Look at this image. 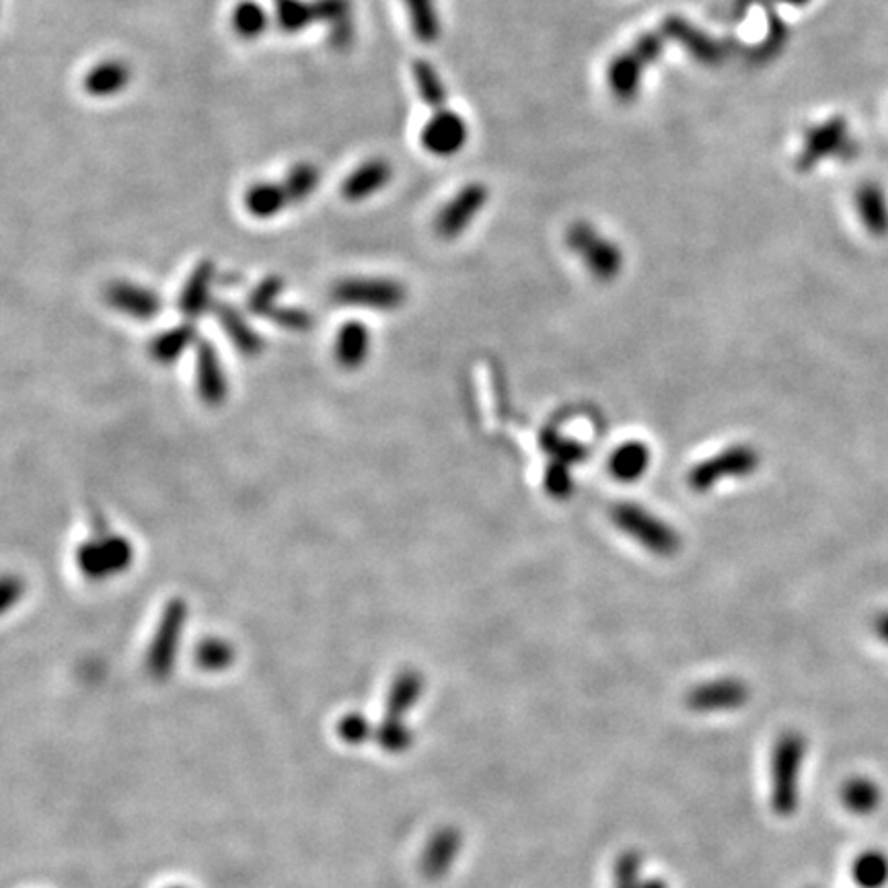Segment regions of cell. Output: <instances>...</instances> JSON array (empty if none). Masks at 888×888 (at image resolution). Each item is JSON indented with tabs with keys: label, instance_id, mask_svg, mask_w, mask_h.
Instances as JSON below:
<instances>
[{
	"label": "cell",
	"instance_id": "1",
	"mask_svg": "<svg viewBox=\"0 0 888 888\" xmlns=\"http://www.w3.org/2000/svg\"><path fill=\"white\" fill-rule=\"evenodd\" d=\"M806 753L808 740L799 730H785L773 742L770 759V802L771 811L782 818L799 813L800 780Z\"/></svg>",
	"mask_w": 888,
	"mask_h": 888
},
{
	"label": "cell",
	"instance_id": "2",
	"mask_svg": "<svg viewBox=\"0 0 888 888\" xmlns=\"http://www.w3.org/2000/svg\"><path fill=\"white\" fill-rule=\"evenodd\" d=\"M134 562V546L124 535L109 533V529L93 531L74 551L78 572L91 582H104L126 572Z\"/></svg>",
	"mask_w": 888,
	"mask_h": 888
},
{
	"label": "cell",
	"instance_id": "3",
	"mask_svg": "<svg viewBox=\"0 0 888 888\" xmlns=\"http://www.w3.org/2000/svg\"><path fill=\"white\" fill-rule=\"evenodd\" d=\"M190 609L183 599H171L165 605L163 613L157 623V630L150 639L145 668L152 681H167L173 673L178 660L179 642L186 632Z\"/></svg>",
	"mask_w": 888,
	"mask_h": 888
},
{
	"label": "cell",
	"instance_id": "4",
	"mask_svg": "<svg viewBox=\"0 0 888 888\" xmlns=\"http://www.w3.org/2000/svg\"><path fill=\"white\" fill-rule=\"evenodd\" d=\"M611 518L620 531L630 535L642 548L656 556H673L681 549L679 533L663 518L654 517L651 510L637 504H615Z\"/></svg>",
	"mask_w": 888,
	"mask_h": 888
},
{
	"label": "cell",
	"instance_id": "5",
	"mask_svg": "<svg viewBox=\"0 0 888 888\" xmlns=\"http://www.w3.org/2000/svg\"><path fill=\"white\" fill-rule=\"evenodd\" d=\"M570 252L577 253L584 267L599 282H613L623 269V252L611 239L603 237L589 222H574L565 233Z\"/></svg>",
	"mask_w": 888,
	"mask_h": 888
},
{
	"label": "cell",
	"instance_id": "6",
	"mask_svg": "<svg viewBox=\"0 0 888 888\" xmlns=\"http://www.w3.org/2000/svg\"><path fill=\"white\" fill-rule=\"evenodd\" d=\"M759 465H761V455L757 448L749 444H734V446H728L726 451H720L710 459L697 463L687 475V484L694 491L701 494V491L716 488L725 479L755 474Z\"/></svg>",
	"mask_w": 888,
	"mask_h": 888
},
{
	"label": "cell",
	"instance_id": "7",
	"mask_svg": "<svg viewBox=\"0 0 888 888\" xmlns=\"http://www.w3.org/2000/svg\"><path fill=\"white\" fill-rule=\"evenodd\" d=\"M331 298L346 307L395 311L408 300V290L391 278H348L331 288Z\"/></svg>",
	"mask_w": 888,
	"mask_h": 888
},
{
	"label": "cell",
	"instance_id": "8",
	"mask_svg": "<svg viewBox=\"0 0 888 888\" xmlns=\"http://www.w3.org/2000/svg\"><path fill=\"white\" fill-rule=\"evenodd\" d=\"M858 152V145L852 140L849 128L844 118H831L829 121L808 130L804 138L802 155L799 157L800 171H811L814 165L823 159L839 157L852 159Z\"/></svg>",
	"mask_w": 888,
	"mask_h": 888
},
{
	"label": "cell",
	"instance_id": "9",
	"mask_svg": "<svg viewBox=\"0 0 888 888\" xmlns=\"http://www.w3.org/2000/svg\"><path fill=\"white\" fill-rule=\"evenodd\" d=\"M751 699V687L739 677H722L699 683L687 696L685 706L697 713L740 710Z\"/></svg>",
	"mask_w": 888,
	"mask_h": 888
},
{
	"label": "cell",
	"instance_id": "10",
	"mask_svg": "<svg viewBox=\"0 0 888 888\" xmlns=\"http://www.w3.org/2000/svg\"><path fill=\"white\" fill-rule=\"evenodd\" d=\"M488 202V188L484 183H469L457 195L441 208L434 219V231L441 239L459 237L461 233L474 222L475 216Z\"/></svg>",
	"mask_w": 888,
	"mask_h": 888
},
{
	"label": "cell",
	"instance_id": "11",
	"mask_svg": "<svg viewBox=\"0 0 888 888\" xmlns=\"http://www.w3.org/2000/svg\"><path fill=\"white\" fill-rule=\"evenodd\" d=\"M467 124L459 114L451 109H441L426 121L422 130V147L434 157H453L467 142Z\"/></svg>",
	"mask_w": 888,
	"mask_h": 888
},
{
	"label": "cell",
	"instance_id": "12",
	"mask_svg": "<svg viewBox=\"0 0 888 888\" xmlns=\"http://www.w3.org/2000/svg\"><path fill=\"white\" fill-rule=\"evenodd\" d=\"M105 300L114 311L136 321H152L161 313V298L147 286L134 282L116 281L105 288Z\"/></svg>",
	"mask_w": 888,
	"mask_h": 888
},
{
	"label": "cell",
	"instance_id": "13",
	"mask_svg": "<svg viewBox=\"0 0 888 888\" xmlns=\"http://www.w3.org/2000/svg\"><path fill=\"white\" fill-rule=\"evenodd\" d=\"M663 33H665V38H670L677 44H681L701 64L716 66V64H720L726 59L725 44H720L718 40H713L711 35L704 33L683 17H666L665 23H663Z\"/></svg>",
	"mask_w": 888,
	"mask_h": 888
},
{
	"label": "cell",
	"instance_id": "14",
	"mask_svg": "<svg viewBox=\"0 0 888 888\" xmlns=\"http://www.w3.org/2000/svg\"><path fill=\"white\" fill-rule=\"evenodd\" d=\"M195 389L207 405H221L229 393L221 355L208 340H198L195 348Z\"/></svg>",
	"mask_w": 888,
	"mask_h": 888
},
{
	"label": "cell",
	"instance_id": "15",
	"mask_svg": "<svg viewBox=\"0 0 888 888\" xmlns=\"http://www.w3.org/2000/svg\"><path fill=\"white\" fill-rule=\"evenodd\" d=\"M461 847H463V835L457 827H443L436 831L430 837L420 858L422 876L429 880H441L457 861Z\"/></svg>",
	"mask_w": 888,
	"mask_h": 888
},
{
	"label": "cell",
	"instance_id": "16",
	"mask_svg": "<svg viewBox=\"0 0 888 888\" xmlns=\"http://www.w3.org/2000/svg\"><path fill=\"white\" fill-rule=\"evenodd\" d=\"M393 178V167L385 159H370L358 165L355 171L343 179L341 195L350 202H362L372 193L381 192Z\"/></svg>",
	"mask_w": 888,
	"mask_h": 888
},
{
	"label": "cell",
	"instance_id": "17",
	"mask_svg": "<svg viewBox=\"0 0 888 888\" xmlns=\"http://www.w3.org/2000/svg\"><path fill=\"white\" fill-rule=\"evenodd\" d=\"M214 278H216V267L212 262H200L198 266L193 267L190 278L179 295V311L188 321L202 317L210 309Z\"/></svg>",
	"mask_w": 888,
	"mask_h": 888
},
{
	"label": "cell",
	"instance_id": "18",
	"mask_svg": "<svg viewBox=\"0 0 888 888\" xmlns=\"http://www.w3.org/2000/svg\"><path fill=\"white\" fill-rule=\"evenodd\" d=\"M648 66L642 62L636 52L630 47L609 64V89L615 95L617 102L632 104L642 87V76Z\"/></svg>",
	"mask_w": 888,
	"mask_h": 888
},
{
	"label": "cell",
	"instance_id": "19",
	"mask_svg": "<svg viewBox=\"0 0 888 888\" xmlns=\"http://www.w3.org/2000/svg\"><path fill=\"white\" fill-rule=\"evenodd\" d=\"M317 21L329 28V42L338 50H346L355 40V19L350 0H315Z\"/></svg>",
	"mask_w": 888,
	"mask_h": 888
},
{
	"label": "cell",
	"instance_id": "20",
	"mask_svg": "<svg viewBox=\"0 0 888 888\" xmlns=\"http://www.w3.org/2000/svg\"><path fill=\"white\" fill-rule=\"evenodd\" d=\"M214 315L221 324L224 336L233 341V346L241 355H257L264 348V340L260 338V334L250 326L245 315L239 313L235 307H231L226 303H219V305H214Z\"/></svg>",
	"mask_w": 888,
	"mask_h": 888
},
{
	"label": "cell",
	"instance_id": "21",
	"mask_svg": "<svg viewBox=\"0 0 888 888\" xmlns=\"http://www.w3.org/2000/svg\"><path fill=\"white\" fill-rule=\"evenodd\" d=\"M370 352L369 327L360 321H348L336 338V360L341 369L356 370L364 364Z\"/></svg>",
	"mask_w": 888,
	"mask_h": 888
},
{
	"label": "cell",
	"instance_id": "22",
	"mask_svg": "<svg viewBox=\"0 0 888 888\" xmlns=\"http://www.w3.org/2000/svg\"><path fill=\"white\" fill-rule=\"evenodd\" d=\"M130 68L121 60H104L91 68L83 85L93 97H112L118 95L130 83Z\"/></svg>",
	"mask_w": 888,
	"mask_h": 888
},
{
	"label": "cell",
	"instance_id": "23",
	"mask_svg": "<svg viewBox=\"0 0 888 888\" xmlns=\"http://www.w3.org/2000/svg\"><path fill=\"white\" fill-rule=\"evenodd\" d=\"M651 459V448L646 444L630 441L615 448V453L609 459V472L622 484H634L648 472Z\"/></svg>",
	"mask_w": 888,
	"mask_h": 888
},
{
	"label": "cell",
	"instance_id": "24",
	"mask_svg": "<svg viewBox=\"0 0 888 888\" xmlns=\"http://www.w3.org/2000/svg\"><path fill=\"white\" fill-rule=\"evenodd\" d=\"M422 691H424V677L412 668L401 670L387 694L385 718L403 720V716L412 710L417 699L422 697Z\"/></svg>",
	"mask_w": 888,
	"mask_h": 888
},
{
	"label": "cell",
	"instance_id": "25",
	"mask_svg": "<svg viewBox=\"0 0 888 888\" xmlns=\"http://www.w3.org/2000/svg\"><path fill=\"white\" fill-rule=\"evenodd\" d=\"M859 219L873 237L888 235V202L885 192L876 183H864L856 195Z\"/></svg>",
	"mask_w": 888,
	"mask_h": 888
},
{
	"label": "cell",
	"instance_id": "26",
	"mask_svg": "<svg viewBox=\"0 0 888 888\" xmlns=\"http://www.w3.org/2000/svg\"><path fill=\"white\" fill-rule=\"evenodd\" d=\"M882 787L874 782L873 778L856 775L849 778L842 787V802L845 808L856 816H870L882 804Z\"/></svg>",
	"mask_w": 888,
	"mask_h": 888
},
{
	"label": "cell",
	"instance_id": "27",
	"mask_svg": "<svg viewBox=\"0 0 888 888\" xmlns=\"http://www.w3.org/2000/svg\"><path fill=\"white\" fill-rule=\"evenodd\" d=\"M195 340H198L195 329H193L192 321H188V324L171 327L163 334H159L155 340L150 341L148 352L159 364H173L179 356L186 355V350Z\"/></svg>",
	"mask_w": 888,
	"mask_h": 888
},
{
	"label": "cell",
	"instance_id": "28",
	"mask_svg": "<svg viewBox=\"0 0 888 888\" xmlns=\"http://www.w3.org/2000/svg\"><path fill=\"white\" fill-rule=\"evenodd\" d=\"M290 204L282 183L262 181L245 192V208L255 219H274Z\"/></svg>",
	"mask_w": 888,
	"mask_h": 888
},
{
	"label": "cell",
	"instance_id": "29",
	"mask_svg": "<svg viewBox=\"0 0 888 888\" xmlns=\"http://www.w3.org/2000/svg\"><path fill=\"white\" fill-rule=\"evenodd\" d=\"M849 873L859 888H885L888 885V856L880 849H864L852 861Z\"/></svg>",
	"mask_w": 888,
	"mask_h": 888
},
{
	"label": "cell",
	"instance_id": "30",
	"mask_svg": "<svg viewBox=\"0 0 888 888\" xmlns=\"http://www.w3.org/2000/svg\"><path fill=\"white\" fill-rule=\"evenodd\" d=\"M415 38L424 44H434L441 38V19L434 0H403Z\"/></svg>",
	"mask_w": 888,
	"mask_h": 888
},
{
	"label": "cell",
	"instance_id": "31",
	"mask_svg": "<svg viewBox=\"0 0 888 888\" xmlns=\"http://www.w3.org/2000/svg\"><path fill=\"white\" fill-rule=\"evenodd\" d=\"M193 663L207 673H221L235 663V646L222 637H204L193 651Z\"/></svg>",
	"mask_w": 888,
	"mask_h": 888
},
{
	"label": "cell",
	"instance_id": "32",
	"mask_svg": "<svg viewBox=\"0 0 888 888\" xmlns=\"http://www.w3.org/2000/svg\"><path fill=\"white\" fill-rule=\"evenodd\" d=\"M414 78L415 87L424 104L436 112L446 109V87H444L441 74L436 73V68L430 62L415 60Z\"/></svg>",
	"mask_w": 888,
	"mask_h": 888
},
{
	"label": "cell",
	"instance_id": "33",
	"mask_svg": "<svg viewBox=\"0 0 888 888\" xmlns=\"http://www.w3.org/2000/svg\"><path fill=\"white\" fill-rule=\"evenodd\" d=\"M272 2H274L276 23L286 33L307 30L311 23L317 21L313 2H307V0H272Z\"/></svg>",
	"mask_w": 888,
	"mask_h": 888
},
{
	"label": "cell",
	"instance_id": "34",
	"mask_svg": "<svg viewBox=\"0 0 888 888\" xmlns=\"http://www.w3.org/2000/svg\"><path fill=\"white\" fill-rule=\"evenodd\" d=\"M644 858L637 852H625L615 861V888H668L663 878L642 876Z\"/></svg>",
	"mask_w": 888,
	"mask_h": 888
},
{
	"label": "cell",
	"instance_id": "35",
	"mask_svg": "<svg viewBox=\"0 0 888 888\" xmlns=\"http://www.w3.org/2000/svg\"><path fill=\"white\" fill-rule=\"evenodd\" d=\"M319 181H321V173L315 165L298 163L286 173L282 186L286 190L290 204H300L319 188Z\"/></svg>",
	"mask_w": 888,
	"mask_h": 888
},
{
	"label": "cell",
	"instance_id": "36",
	"mask_svg": "<svg viewBox=\"0 0 888 888\" xmlns=\"http://www.w3.org/2000/svg\"><path fill=\"white\" fill-rule=\"evenodd\" d=\"M267 28V13L255 0L239 2L233 11V30L241 40H257Z\"/></svg>",
	"mask_w": 888,
	"mask_h": 888
},
{
	"label": "cell",
	"instance_id": "37",
	"mask_svg": "<svg viewBox=\"0 0 888 888\" xmlns=\"http://www.w3.org/2000/svg\"><path fill=\"white\" fill-rule=\"evenodd\" d=\"M372 737L387 753H403L414 744V730L408 728L403 720L383 718V722L374 728Z\"/></svg>",
	"mask_w": 888,
	"mask_h": 888
},
{
	"label": "cell",
	"instance_id": "38",
	"mask_svg": "<svg viewBox=\"0 0 888 888\" xmlns=\"http://www.w3.org/2000/svg\"><path fill=\"white\" fill-rule=\"evenodd\" d=\"M284 290V282L281 278H266L260 282L247 298V309L257 317H269L278 309V298Z\"/></svg>",
	"mask_w": 888,
	"mask_h": 888
},
{
	"label": "cell",
	"instance_id": "39",
	"mask_svg": "<svg viewBox=\"0 0 888 888\" xmlns=\"http://www.w3.org/2000/svg\"><path fill=\"white\" fill-rule=\"evenodd\" d=\"M543 448L553 457V461H560L565 465H574V463H582L586 459V448L582 444L577 441H565L556 434H546Z\"/></svg>",
	"mask_w": 888,
	"mask_h": 888
},
{
	"label": "cell",
	"instance_id": "40",
	"mask_svg": "<svg viewBox=\"0 0 888 888\" xmlns=\"http://www.w3.org/2000/svg\"><path fill=\"white\" fill-rule=\"evenodd\" d=\"M338 734L348 744H362L374 734V728L370 726L367 716L352 711V713H346L338 722Z\"/></svg>",
	"mask_w": 888,
	"mask_h": 888
},
{
	"label": "cell",
	"instance_id": "41",
	"mask_svg": "<svg viewBox=\"0 0 888 888\" xmlns=\"http://www.w3.org/2000/svg\"><path fill=\"white\" fill-rule=\"evenodd\" d=\"M546 489L549 496L556 500H568L572 496L574 489V482L572 475L568 472V465L553 461L546 472Z\"/></svg>",
	"mask_w": 888,
	"mask_h": 888
},
{
	"label": "cell",
	"instance_id": "42",
	"mask_svg": "<svg viewBox=\"0 0 888 888\" xmlns=\"http://www.w3.org/2000/svg\"><path fill=\"white\" fill-rule=\"evenodd\" d=\"M25 596V580L15 574H0V617L19 605Z\"/></svg>",
	"mask_w": 888,
	"mask_h": 888
},
{
	"label": "cell",
	"instance_id": "43",
	"mask_svg": "<svg viewBox=\"0 0 888 888\" xmlns=\"http://www.w3.org/2000/svg\"><path fill=\"white\" fill-rule=\"evenodd\" d=\"M665 33L660 31H648V33H644V35H639L636 40V44L632 45V50L636 52L637 56L642 59V62L646 64V66H651L654 64L656 60L663 56V52H665Z\"/></svg>",
	"mask_w": 888,
	"mask_h": 888
},
{
	"label": "cell",
	"instance_id": "44",
	"mask_svg": "<svg viewBox=\"0 0 888 888\" xmlns=\"http://www.w3.org/2000/svg\"><path fill=\"white\" fill-rule=\"evenodd\" d=\"M267 319L274 321L276 326L290 329V331H305V329H309L313 324V317L309 313L303 311V309H295V307H290V309H276Z\"/></svg>",
	"mask_w": 888,
	"mask_h": 888
},
{
	"label": "cell",
	"instance_id": "45",
	"mask_svg": "<svg viewBox=\"0 0 888 888\" xmlns=\"http://www.w3.org/2000/svg\"><path fill=\"white\" fill-rule=\"evenodd\" d=\"M874 632H876V636L880 637L888 646V611H882V613L876 615V620H874Z\"/></svg>",
	"mask_w": 888,
	"mask_h": 888
},
{
	"label": "cell",
	"instance_id": "46",
	"mask_svg": "<svg viewBox=\"0 0 888 888\" xmlns=\"http://www.w3.org/2000/svg\"><path fill=\"white\" fill-rule=\"evenodd\" d=\"M782 2H787V4H794V7H800V4H806L808 0H782Z\"/></svg>",
	"mask_w": 888,
	"mask_h": 888
},
{
	"label": "cell",
	"instance_id": "47",
	"mask_svg": "<svg viewBox=\"0 0 888 888\" xmlns=\"http://www.w3.org/2000/svg\"><path fill=\"white\" fill-rule=\"evenodd\" d=\"M171 888H186V887H171Z\"/></svg>",
	"mask_w": 888,
	"mask_h": 888
}]
</instances>
